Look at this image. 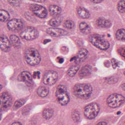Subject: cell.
Returning a JSON list of instances; mask_svg holds the SVG:
<instances>
[{
	"mask_svg": "<svg viewBox=\"0 0 125 125\" xmlns=\"http://www.w3.org/2000/svg\"><path fill=\"white\" fill-rule=\"evenodd\" d=\"M77 13L79 16L83 19H86L90 17V14L89 11L84 7H78L77 9Z\"/></svg>",
	"mask_w": 125,
	"mask_h": 125,
	"instance_id": "obj_17",
	"label": "cell"
},
{
	"mask_svg": "<svg viewBox=\"0 0 125 125\" xmlns=\"http://www.w3.org/2000/svg\"><path fill=\"white\" fill-rule=\"evenodd\" d=\"M58 78V73L54 71H47L43 77V81L46 85H52L55 84Z\"/></svg>",
	"mask_w": 125,
	"mask_h": 125,
	"instance_id": "obj_9",
	"label": "cell"
},
{
	"mask_svg": "<svg viewBox=\"0 0 125 125\" xmlns=\"http://www.w3.org/2000/svg\"><path fill=\"white\" fill-rule=\"evenodd\" d=\"M124 75L125 76V72H124Z\"/></svg>",
	"mask_w": 125,
	"mask_h": 125,
	"instance_id": "obj_41",
	"label": "cell"
},
{
	"mask_svg": "<svg viewBox=\"0 0 125 125\" xmlns=\"http://www.w3.org/2000/svg\"><path fill=\"white\" fill-rule=\"evenodd\" d=\"M39 33L35 28L28 27L25 29L20 34L21 37L27 41L33 40L39 36Z\"/></svg>",
	"mask_w": 125,
	"mask_h": 125,
	"instance_id": "obj_7",
	"label": "cell"
},
{
	"mask_svg": "<svg viewBox=\"0 0 125 125\" xmlns=\"http://www.w3.org/2000/svg\"><path fill=\"white\" fill-rule=\"evenodd\" d=\"M49 92V89L46 87L40 86L37 89V94L42 97H45L47 96Z\"/></svg>",
	"mask_w": 125,
	"mask_h": 125,
	"instance_id": "obj_21",
	"label": "cell"
},
{
	"mask_svg": "<svg viewBox=\"0 0 125 125\" xmlns=\"http://www.w3.org/2000/svg\"><path fill=\"white\" fill-rule=\"evenodd\" d=\"M10 18L9 13L4 10H0V21L6 22Z\"/></svg>",
	"mask_w": 125,
	"mask_h": 125,
	"instance_id": "obj_24",
	"label": "cell"
},
{
	"mask_svg": "<svg viewBox=\"0 0 125 125\" xmlns=\"http://www.w3.org/2000/svg\"><path fill=\"white\" fill-rule=\"evenodd\" d=\"M80 67V65L79 64L71 66L68 70L67 72V75L70 77H73L79 70Z\"/></svg>",
	"mask_w": 125,
	"mask_h": 125,
	"instance_id": "obj_23",
	"label": "cell"
},
{
	"mask_svg": "<svg viewBox=\"0 0 125 125\" xmlns=\"http://www.w3.org/2000/svg\"><path fill=\"white\" fill-rule=\"evenodd\" d=\"M32 1H34V2H39V3H42V2H44L46 0H31Z\"/></svg>",
	"mask_w": 125,
	"mask_h": 125,
	"instance_id": "obj_35",
	"label": "cell"
},
{
	"mask_svg": "<svg viewBox=\"0 0 125 125\" xmlns=\"http://www.w3.org/2000/svg\"><path fill=\"white\" fill-rule=\"evenodd\" d=\"M91 2L94 3H99L103 1L104 0H90Z\"/></svg>",
	"mask_w": 125,
	"mask_h": 125,
	"instance_id": "obj_34",
	"label": "cell"
},
{
	"mask_svg": "<svg viewBox=\"0 0 125 125\" xmlns=\"http://www.w3.org/2000/svg\"><path fill=\"white\" fill-rule=\"evenodd\" d=\"M92 71V67L89 65H86L81 69L79 75L80 77H84L90 74Z\"/></svg>",
	"mask_w": 125,
	"mask_h": 125,
	"instance_id": "obj_19",
	"label": "cell"
},
{
	"mask_svg": "<svg viewBox=\"0 0 125 125\" xmlns=\"http://www.w3.org/2000/svg\"><path fill=\"white\" fill-rule=\"evenodd\" d=\"M96 23L99 27L104 28H109L111 26V21L103 17H100L97 19Z\"/></svg>",
	"mask_w": 125,
	"mask_h": 125,
	"instance_id": "obj_15",
	"label": "cell"
},
{
	"mask_svg": "<svg viewBox=\"0 0 125 125\" xmlns=\"http://www.w3.org/2000/svg\"><path fill=\"white\" fill-rule=\"evenodd\" d=\"M11 44L6 36H0V48L4 52H8L11 50Z\"/></svg>",
	"mask_w": 125,
	"mask_h": 125,
	"instance_id": "obj_12",
	"label": "cell"
},
{
	"mask_svg": "<svg viewBox=\"0 0 125 125\" xmlns=\"http://www.w3.org/2000/svg\"><path fill=\"white\" fill-rule=\"evenodd\" d=\"M56 96L58 102L61 105H66L70 102V97L64 85L58 86L56 92Z\"/></svg>",
	"mask_w": 125,
	"mask_h": 125,
	"instance_id": "obj_4",
	"label": "cell"
},
{
	"mask_svg": "<svg viewBox=\"0 0 125 125\" xmlns=\"http://www.w3.org/2000/svg\"><path fill=\"white\" fill-rule=\"evenodd\" d=\"M49 11L51 15L55 17L58 16L61 14L62 12V9L61 7L58 6L51 5L49 7Z\"/></svg>",
	"mask_w": 125,
	"mask_h": 125,
	"instance_id": "obj_18",
	"label": "cell"
},
{
	"mask_svg": "<svg viewBox=\"0 0 125 125\" xmlns=\"http://www.w3.org/2000/svg\"><path fill=\"white\" fill-rule=\"evenodd\" d=\"M106 101L109 107L115 108L119 107L125 103V97L121 94L114 93L109 96Z\"/></svg>",
	"mask_w": 125,
	"mask_h": 125,
	"instance_id": "obj_5",
	"label": "cell"
},
{
	"mask_svg": "<svg viewBox=\"0 0 125 125\" xmlns=\"http://www.w3.org/2000/svg\"><path fill=\"white\" fill-rule=\"evenodd\" d=\"M89 41L94 46L101 50H106L110 47L108 41L97 34H92L89 37Z\"/></svg>",
	"mask_w": 125,
	"mask_h": 125,
	"instance_id": "obj_2",
	"label": "cell"
},
{
	"mask_svg": "<svg viewBox=\"0 0 125 125\" xmlns=\"http://www.w3.org/2000/svg\"><path fill=\"white\" fill-rule=\"evenodd\" d=\"M62 20V18L60 16H55L50 21L49 23L50 25L52 27H58L61 25Z\"/></svg>",
	"mask_w": 125,
	"mask_h": 125,
	"instance_id": "obj_20",
	"label": "cell"
},
{
	"mask_svg": "<svg viewBox=\"0 0 125 125\" xmlns=\"http://www.w3.org/2000/svg\"><path fill=\"white\" fill-rule=\"evenodd\" d=\"M72 119L75 122H78L80 119V113L77 111H73L71 114Z\"/></svg>",
	"mask_w": 125,
	"mask_h": 125,
	"instance_id": "obj_30",
	"label": "cell"
},
{
	"mask_svg": "<svg viewBox=\"0 0 125 125\" xmlns=\"http://www.w3.org/2000/svg\"><path fill=\"white\" fill-rule=\"evenodd\" d=\"M25 103V101L23 100H20L15 101L14 104V107L15 109H17L23 105Z\"/></svg>",
	"mask_w": 125,
	"mask_h": 125,
	"instance_id": "obj_31",
	"label": "cell"
},
{
	"mask_svg": "<svg viewBox=\"0 0 125 125\" xmlns=\"http://www.w3.org/2000/svg\"><path fill=\"white\" fill-rule=\"evenodd\" d=\"M18 78L20 81L25 82L27 86H31L33 84L32 76L28 71H23L20 74Z\"/></svg>",
	"mask_w": 125,
	"mask_h": 125,
	"instance_id": "obj_13",
	"label": "cell"
},
{
	"mask_svg": "<svg viewBox=\"0 0 125 125\" xmlns=\"http://www.w3.org/2000/svg\"><path fill=\"white\" fill-rule=\"evenodd\" d=\"M53 113L54 111L52 109H45L42 112V116L45 119L49 120L52 116Z\"/></svg>",
	"mask_w": 125,
	"mask_h": 125,
	"instance_id": "obj_25",
	"label": "cell"
},
{
	"mask_svg": "<svg viewBox=\"0 0 125 125\" xmlns=\"http://www.w3.org/2000/svg\"><path fill=\"white\" fill-rule=\"evenodd\" d=\"M107 123L105 122H101L98 123L96 125H106Z\"/></svg>",
	"mask_w": 125,
	"mask_h": 125,
	"instance_id": "obj_36",
	"label": "cell"
},
{
	"mask_svg": "<svg viewBox=\"0 0 125 125\" xmlns=\"http://www.w3.org/2000/svg\"><path fill=\"white\" fill-rule=\"evenodd\" d=\"M26 62L31 65H35L40 63L41 58L40 54L36 49L30 48L28 49L25 54Z\"/></svg>",
	"mask_w": 125,
	"mask_h": 125,
	"instance_id": "obj_3",
	"label": "cell"
},
{
	"mask_svg": "<svg viewBox=\"0 0 125 125\" xmlns=\"http://www.w3.org/2000/svg\"><path fill=\"white\" fill-rule=\"evenodd\" d=\"M116 36L117 40L125 42V29H118L116 33Z\"/></svg>",
	"mask_w": 125,
	"mask_h": 125,
	"instance_id": "obj_26",
	"label": "cell"
},
{
	"mask_svg": "<svg viewBox=\"0 0 125 125\" xmlns=\"http://www.w3.org/2000/svg\"><path fill=\"white\" fill-rule=\"evenodd\" d=\"M100 110L99 104L96 103H92L87 105L84 108V115L87 119H93L97 116Z\"/></svg>",
	"mask_w": 125,
	"mask_h": 125,
	"instance_id": "obj_6",
	"label": "cell"
},
{
	"mask_svg": "<svg viewBox=\"0 0 125 125\" xmlns=\"http://www.w3.org/2000/svg\"><path fill=\"white\" fill-rule=\"evenodd\" d=\"M118 52L121 56L125 58V48H122L118 49Z\"/></svg>",
	"mask_w": 125,
	"mask_h": 125,
	"instance_id": "obj_33",
	"label": "cell"
},
{
	"mask_svg": "<svg viewBox=\"0 0 125 125\" xmlns=\"http://www.w3.org/2000/svg\"><path fill=\"white\" fill-rule=\"evenodd\" d=\"M7 1L10 5L15 7L19 6L21 4V0H7Z\"/></svg>",
	"mask_w": 125,
	"mask_h": 125,
	"instance_id": "obj_32",
	"label": "cell"
},
{
	"mask_svg": "<svg viewBox=\"0 0 125 125\" xmlns=\"http://www.w3.org/2000/svg\"><path fill=\"white\" fill-rule=\"evenodd\" d=\"M7 27L10 31L13 32H18L23 28V22L20 19L14 18L11 19L8 22Z\"/></svg>",
	"mask_w": 125,
	"mask_h": 125,
	"instance_id": "obj_11",
	"label": "cell"
},
{
	"mask_svg": "<svg viewBox=\"0 0 125 125\" xmlns=\"http://www.w3.org/2000/svg\"><path fill=\"white\" fill-rule=\"evenodd\" d=\"M89 54V52L86 49H81L77 54V61L80 62L83 61L87 58Z\"/></svg>",
	"mask_w": 125,
	"mask_h": 125,
	"instance_id": "obj_16",
	"label": "cell"
},
{
	"mask_svg": "<svg viewBox=\"0 0 125 125\" xmlns=\"http://www.w3.org/2000/svg\"><path fill=\"white\" fill-rule=\"evenodd\" d=\"M11 125H23L20 122H15L13 123Z\"/></svg>",
	"mask_w": 125,
	"mask_h": 125,
	"instance_id": "obj_37",
	"label": "cell"
},
{
	"mask_svg": "<svg viewBox=\"0 0 125 125\" xmlns=\"http://www.w3.org/2000/svg\"><path fill=\"white\" fill-rule=\"evenodd\" d=\"M1 113H0V120L1 119Z\"/></svg>",
	"mask_w": 125,
	"mask_h": 125,
	"instance_id": "obj_40",
	"label": "cell"
},
{
	"mask_svg": "<svg viewBox=\"0 0 125 125\" xmlns=\"http://www.w3.org/2000/svg\"><path fill=\"white\" fill-rule=\"evenodd\" d=\"M79 28L81 32L84 34H88L91 31L90 27L85 22H82L80 23Z\"/></svg>",
	"mask_w": 125,
	"mask_h": 125,
	"instance_id": "obj_22",
	"label": "cell"
},
{
	"mask_svg": "<svg viewBox=\"0 0 125 125\" xmlns=\"http://www.w3.org/2000/svg\"><path fill=\"white\" fill-rule=\"evenodd\" d=\"M12 103L11 97L6 92L1 93L0 95V111H6L11 106Z\"/></svg>",
	"mask_w": 125,
	"mask_h": 125,
	"instance_id": "obj_8",
	"label": "cell"
},
{
	"mask_svg": "<svg viewBox=\"0 0 125 125\" xmlns=\"http://www.w3.org/2000/svg\"><path fill=\"white\" fill-rule=\"evenodd\" d=\"M92 91V87L89 84H77L73 88L74 95L77 97L83 100L88 99L91 96Z\"/></svg>",
	"mask_w": 125,
	"mask_h": 125,
	"instance_id": "obj_1",
	"label": "cell"
},
{
	"mask_svg": "<svg viewBox=\"0 0 125 125\" xmlns=\"http://www.w3.org/2000/svg\"><path fill=\"white\" fill-rule=\"evenodd\" d=\"M75 24L74 22L70 20H67L64 23V26L66 28L71 29L74 27Z\"/></svg>",
	"mask_w": 125,
	"mask_h": 125,
	"instance_id": "obj_29",
	"label": "cell"
},
{
	"mask_svg": "<svg viewBox=\"0 0 125 125\" xmlns=\"http://www.w3.org/2000/svg\"><path fill=\"white\" fill-rule=\"evenodd\" d=\"M29 8L35 15L40 18H45L47 15V10L43 6L37 4H32L30 6Z\"/></svg>",
	"mask_w": 125,
	"mask_h": 125,
	"instance_id": "obj_10",
	"label": "cell"
},
{
	"mask_svg": "<svg viewBox=\"0 0 125 125\" xmlns=\"http://www.w3.org/2000/svg\"><path fill=\"white\" fill-rule=\"evenodd\" d=\"M10 39L11 44L14 47H18L20 44V40L19 37L16 35L14 34L11 35L10 36Z\"/></svg>",
	"mask_w": 125,
	"mask_h": 125,
	"instance_id": "obj_27",
	"label": "cell"
},
{
	"mask_svg": "<svg viewBox=\"0 0 125 125\" xmlns=\"http://www.w3.org/2000/svg\"><path fill=\"white\" fill-rule=\"evenodd\" d=\"M117 9L121 13H125V0H120L117 4Z\"/></svg>",
	"mask_w": 125,
	"mask_h": 125,
	"instance_id": "obj_28",
	"label": "cell"
},
{
	"mask_svg": "<svg viewBox=\"0 0 125 125\" xmlns=\"http://www.w3.org/2000/svg\"><path fill=\"white\" fill-rule=\"evenodd\" d=\"M2 87H2V85L0 84V91L2 89Z\"/></svg>",
	"mask_w": 125,
	"mask_h": 125,
	"instance_id": "obj_39",
	"label": "cell"
},
{
	"mask_svg": "<svg viewBox=\"0 0 125 125\" xmlns=\"http://www.w3.org/2000/svg\"><path fill=\"white\" fill-rule=\"evenodd\" d=\"M121 87H122V89L123 91H125V83H123V84H122V86H121Z\"/></svg>",
	"mask_w": 125,
	"mask_h": 125,
	"instance_id": "obj_38",
	"label": "cell"
},
{
	"mask_svg": "<svg viewBox=\"0 0 125 125\" xmlns=\"http://www.w3.org/2000/svg\"><path fill=\"white\" fill-rule=\"evenodd\" d=\"M47 32L48 34L53 37H59L65 36L68 34L67 31L61 29L57 28H50L47 29Z\"/></svg>",
	"mask_w": 125,
	"mask_h": 125,
	"instance_id": "obj_14",
	"label": "cell"
}]
</instances>
